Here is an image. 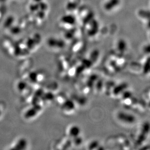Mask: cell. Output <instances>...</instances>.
<instances>
[{
	"mask_svg": "<svg viewBox=\"0 0 150 150\" xmlns=\"http://www.w3.org/2000/svg\"><path fill=\"white\" fill-rule=\"evenodd\" d=\"M92 26H91V28L88 31V34L91 35H95V34H96L98 31V23L96 21H93L92 23Z\"/></svg>",
	"mask_w": 150,
	"mask_h": 150,
	"instance_id": "10",
	"label": "cell"
},
{
	"mask_svg": "<svg viewBox=\"0 0 150 150\" xmlns=\"http://www.w3.org/2000/svg\"><path fill=\"white\" fill-rule=\"evenodd\" d=\"M61 108L64 113H72L75 110V103L71 100L67 99L62 103Z\"/></svg>",
	"mask_w": 150,
	"mask_h": 150,
	"instance_id": "2",
	"label": "cell"
},
{
	"mask_svg": "<svg viewBox=\"0 0 150 150\" xmlns=\"http://www.w3.org/2000/svg\"><path fill=\"white\" fill-rule=\"evenodd\" d=\"M117 120L124 125H133L137 121V118L134 115L123 111H119L116 114Z\"/></svg>",
	"mask_w": 150,
	"mask_h": 150,
	"instance_id": "1",
	"label": "cell"
},
{
	"mask_svg": "<svg viewBox=\"0 0 150 150\" xmlns=\"http://www.w3.org/2000/svg\"><path fill=\"white\" fill-rule=\"evenodd\" d=\"M128 87V85L127 83H120V85H117L114 87L111 93L114 95V96H120L127 89Z\"/></svg>",
	"mask_w": 150,
	"mask_h": 150,
	"instance_id": "3",
	"label": "cell"
},
{
	"mask_svg": "<svg viewBox=\"0 0 150 150\" xmlns=\"http://www.w3.org/2000/svg\"><path fill=\"white\" fill-rule=\"evenodd\" d=\"M50 42L51 43V46L52 47L56 48H63L65 46V42L63 40H60V39L52 38Z\"/></svg>",
	"mask_w": 150,
	"mask_h": 150,
	"instance_id": "7",
	"label": "cell"
},
{
	"mask_svg": "<svg viewBox=\"0 0 150 150\" xmlns=\"http://www.w3.org/2000/svg\"><path fill=\"white\" fill-rule=\"evenodd\" d=\"M62 21L65 24H69L72 25L75 24L76 23V18L75 17L71 15H64L62 18Z\"/></svg>",
	"mask_w": 150,
	"mask_h": 150,
	"instance_id": "9",
	"label": "cell"
},
{
	"mask_svg": "<svg viewBox=\"0 0 150 150\" xmlns=\"http://www.w3.org/2000/svg\"><path fill=\"white\" fill-rule=\"evenodd\" d=\"M68 135L69 139H74L81 135V129L77 125H72L68 129Z\"/></svg>",
	"mask_w": 150,
	"mask_h": 150,
	"instance_id": "6",
	"label": "cell"
},
{
	"mask_svg": "<svg viewBox=\"0 0 150 150\" xmlns=\"http://www.w3.org/2000/svg\"><path fill=\"white\" fill-rule=\"evenodd\" d=\"M149 123H146L143 126V129L139 134L137 141L136 143L138 145L142 144L144 141L147 138V136L149 134Z\"/></svg>",
	"mask_w": 150,
	"mask_h": 150,
	"instance_id": "4",
	"label": "cell"
},
{
	"mask_svg": "<svg viewBox=\"0 0 150 150\" xmlns=\"http://www.w3.org/2000/svg\"><path fill=\"white\" fill-rule=\"evenodd\" d=\"M120 3V0H108L104 4L103 7L106 11H110L116 8Z\"/></svg>",
	"mask_w": 150,
	"mask_h": 150,
	"instance_id": "5",
	"label": "cell"
},
{
	"mask_svg": "<svg viewBox=\"0 0 150 150\" xmlns=\"http://www.w3.org/2000/svg\"><path fill=\"white\" fill-rule=\"evenodd\" d=\"M99 145V143L97 141H93L91 142L89 144V148L88 149H97V147H100V146H98Z\"/></svg>",
	"mask_w": 150,
	"mask_h": 150,
	"instance_id": "11",
	"label": "cell"
},
{
	"mask_svg": "<svg viewBox=\"0 0 150 150\" xmlns=\"http://www.w3.org/2000/svg\"><path fill=\"white\" fill-rule=\"evenodd\" d=\"M117 49L120 54H124L127 49V45L125 40H120L117 44Z\"/></svg>",
	"mask_w": 150,
	"mask_h": 150,
	"instance_id": "8",
	"label": "cell"
}]
</instances>
